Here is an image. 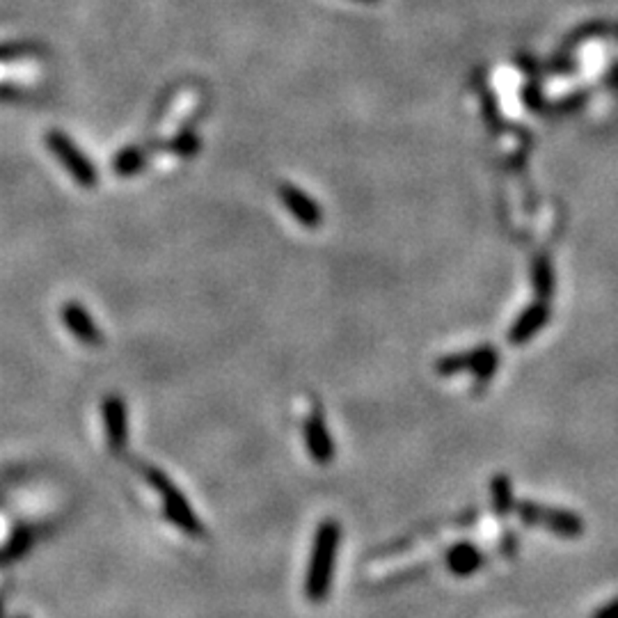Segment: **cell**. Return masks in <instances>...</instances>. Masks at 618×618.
Instances as JSON below:
<instances>
[{"label":"cell","mask_w":618,"mask_h":618,"mask_svg":"<svg viewBox=\"0 0 618 618\" xmlns=\"http://www.w3.org/2000/svg\"><path fill=\"white\" fill-rule=\"evenodd\" d=\"M339 541H341L339 522L332 518L323 520V522L319 524L317 533H314L312 557H309V566H307L305 595L309 603L321 604L323 600L330 595L332 572H335L337 566Z\"/></svg>","instance_id":"1"},{"label":"cell","mask_w":618,"mask_h":618,"mask_svg":"<svg viewBox=\"0 0 618 618\" xmlns=\"http://www.w3.org/2000/svg\"><path fill=\"white\" fill-rule=\"evenodd\" d=\"M140 472L149 481V486L161 495L163 511L170 518V522L184 533H188V536H204V524L199 522L198 513L190 509L188 500L181 495V491L172 483V479L158 468H154V465H142Z\"/></svg>","instance_id":"2"},{"label":"cell","mask_w":618,"mask_h":618,"mask_svg":"<svg viewBox=\"0 0 618 618\" xmlns=\"http://www.w3.org/2000/svg\"><path fill=\"white\" fill-rule=\"evenodd\" d=\"M518 515L529 527H545L548 532L563 538H577L584 533V520L572 511L548 509V506L533 504V501H520Z\"/></svg>","instance_id":"3"},{"label":"cell","mask_w":618,"mask_h":618,"mask_svg":"<svg viewBox=\"0 0 618 618\" xmlns=\"http://www.w3.org/2000/svg\"><path fill=\"white\" fill-rule=\"evenodd\" d=\"M46 145H48V149L56 154L57 161L66 167V172H69V175L74 177L78 184L86 186V188H90V186L96 184L95 166L87 161L86 154H83V151L78 149L74 142H71V137L66 136V133L51 131L46 137Z\"/></svg>","instance_id":"4"},{"label":"cell","mask_w":618,"mask_h":618,"mask_svg":"<svg viewBox=\"0 0 618 618\" xmlns=\"http://www.w3.org/2000/svg\"><path fill=\"white\" fill-rule=\"evenodd\" d=\"M302 435H305V444L309 456L314 458L321 465H328V462L335 458L337 449H335V440H332L330 431H328L326 420H323L321 408L314 403L309 415H307L305 424H302Z\"/></svg>","instance_id":"5"},{"label":"cell","mask_w":618,"mask_h":618,"mask_svg":"<svg viewBox=\"0 0 618 618\" xmlns=\"http://www.w3.org/2000/svg\"><path fill=\"white\" fill-rule=\"evenodd\" d=\"M279 199L284 202L287 211L296 218L300 225L305 227H319L323 222V211L319 207V202H314L309 195L302 193L300 188L291 184H282L278 190Z\"/></svg>","instance_id":"6"},{"label":"cell","mask_w":618,"mask_h":618,"mask_svg":"<svg viewBox=\"0 0 618 618\" xmlns=\"http://www.w3.org/2000/svg\"><path fill=\"white\" fill-rule=\"evenodd\" d=\"M62 321L69 328L71 335L86 346H101L104 344V332L95 323V319L87 314V309L78 302H66L62 307Z\"/></svg>","instance_id":"7"},{"label":"cell","mask_w":618,"mask_h":618,"mask_svg":"<svg viewBox=\"0 0 618 618\" xmlns=\"http://www.w3.org/2000/svg\"><path fill=\"white\" fill-rule=\"evenodd\" d=\"M104 424H106V438H108V447L113 453H122L127 449V403L122 397L110 394L104 401Z\"/></svg>","instance_id":"8"},{"label":"cell","mask_w":618,"mask_h":618,"mask_svg":"<svg viewBox=\"0 0 618 618\" xmlns=\"http://www.w3.org/2000/svg\"><path fill=\"white\" fill-rule=\"evenodd\" d=\"M486 557H483L481 550L472 543H456L449 548L447 552V566L453 575L458 577H470L483 566Z\"/></svg>","instance_id":"9"},{"label":"cell","mask_w":618,"mask_h":618,"mask_svg":"<svg viewBox=\"0 0 618 618\" xmlns=\"http://www.w3.org/2000/svg\"><path fill=\"white\" fill-rule=\"evenodd\" d=\"M545 319H548V314H545L543 307H532L529 312H524L522 317H520V321L515 323L513 328H511L509 332V341L511 344H524V341L532 339L533 335H536L541 328H543Z\"/></svg>","instance_id":"10"},{"label":"cell","mask_w":618,"mask_h":618,"mask_svg":"<svg viewBox=\"0 0 618 618\" xmlns=\"http://www.w3.org/2000/svg\"><path fill=\"white\" fill-rule=\"evenodd\" d=\"M479 358H481V349H474V350H468V353H456V355H447V358H440L438 364H435V371L440 373V376H456V373L461 371H472L474 367H477Z\"/></svg>","instance_id":"11"},{"label":"cell","mask_w":618,"mask_h":618,"mask_svg":"<svg viewBox=\"0 0 618 618\" xmlns=\"http://www.w3.org/2000/svg\"><path fill=\"white\" fill-rule=\"evenodd\" d=\"M491 500L497 515H509L513 511V486L506 474H497L491 481Z\"/></svg>","instance_id":"12"},{"label":"cell","mask_w":618,"mask_h":618,"mask_svg":"<svg viewBox=\"0 0 618 618\" xmlns=\"http://www.w3.org/2000/svg\"><path fill=\"white\" fill-rule=\"evenodd\" d=\"M145 161H147L145 151L137 149V147H128V149L119 151L117 157H115L113 170L122 177H131L145 167Z\"/></svg>","instance_id":"13"},{"label":"cell","mask_w":618,"mask_h":618,"mask_svg":"<svg viewBox=\"0 0 618 618\" xmlns=\"http://www.w3.org/2000/svg\"><path fill=\"white\" fill-rule=\"evenodd\" d=\"M497 367H500V355H497V350L492 349V346H483L481 358H479L477 367L472 369L477 385H486V382L495 376Z\"/></svg>","instance_id":"14"},{"label":"cell","mask_w":618,"mask_h":618,"mask_svg":"<svg viewBox=\"0 0 618 618\" xmlns=\"http://www.w3.org/2000/svg\"><path fill=\"white\" fill-rule=\"evenodd\" d=\"M175 151H179L181 157H193V154H198L199 149V137L195 136V131H184L179 137L175 140Z\"/></svg>","instance_id":"15"},{"label":"cell","mask_w":618,"mask_h":618,"mask_svg":"<svg viewBox=\"0 0 618 618\" xmlns=\"http://www.w3.org/2000/svg\"><path fill=\"white\" fill-rule=\"evenodd\" d=\"M593 618H618V598L603 604V607L593 613Z\"/></svg>","instance_id":"16"},{"label":"cell","mask_w":618,"mask_h":618,"mask_svg":"<svg viewBox=\"0 0 618 618\" xmlns=\"http://www.w3.org/2000/svg\"><path fill=\"white\" fill-rule=\"evenodd\" d=\"M358 3H378V0H358Z\"/></svg>","instance_id":"17"}]
</instances>
